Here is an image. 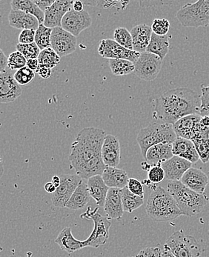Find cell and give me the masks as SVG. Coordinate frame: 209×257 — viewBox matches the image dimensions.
Returning <instances> with one entry per match:
<instances>
[{
    "mask_svg": "<svg viewBox=\"0 0 209 257\" xmlns=\"http://www.w3.org/2000/svg\"><path fill=\"white\" fill-rule=\"evenodd\" d=\"M26 65H27V60L19 51H17L12 53L9 57L8 68L12 71H15V70L18 71V70L25 68Z\"/></svg>",
    "mask_w": 209,
    "mask_h": 257,
    "instance_id": "obj_38",
    "label": "cell"
},
{
    "mask_svg": "<svg viewBox=\"0 0 209 257\" xmlns=\"http://www.w3.org/2000/svg\"><path fill=\"white\" fill-rule=\"evenodd\" d=\"M91 24L92 19L87 11L77 12L72 9L64 16L61 27L76 37Z\"/></svg>",
    "mask_w": 209,
    "mask_h": 257,
    "instance_id": "obj_14",
    "label": "cell"
},
{
    "mask_svg": "<svg viewBox=\"0 0 209 257\" xmlns=\"http://www.w3.org/2000/svg\"><path fill=\"white\" fill-rule=\"evenodd\" d=\"M176 257H202V247L192 236L182 230L174 232L164 244Z\"/></svg>",
    "mask_w": 209,
    "mask_h": 257,
    "instance_id": "obj_7",
    "label": "cell"
},
{
    "mask_svg": "<svg viewBox=\"0 0 209 257\" xmlns=\"http://www.w3.org/2000/svg\"><path fill=\"white\" fill-rule=\"evenodd\" d=\"M74 1L57 0L45 12V21L43 25L49 29L61 27L62 19L68 12L72 10Z\"/></svg>",
    "mask_w": 209,
    "mask_h": 257,
    "instance_id": "obj_16",
    "label": "cell"
},
{
    "mask_svg": "<svg viewBox=\"0 0 209 257\" xmlns=\"http://www.w3.org/2000/svg\"><path fill=\"white\" fill-rule=\"evenodd\" d=\"M23 93L21 85L16 81L12 70L6 69L0 73V102L10 103L20 97Z\"/></svg>",
    "mask_w": 209,
    "mask_h": 257,
    "instance_id": "obj_15",
    "label": "cell"
},
{
    "mask_svg": "<svg viewBox=\"0 0 209 257\" xmlns=\"http://www.w3.org/2000/svg\"><path fill=\"white\" fill-rule=\"evenodd\" d=\"M38 75L41 76L43 79H48L51 77L52 74V69L51 68H46V67L43 66V65H39L38 68L35 71Z\"/></svg>",
    "mask_w": 209,
    "mask_h": 257,
    "instance_id": "obj_46",
    "label": "cell"
},
{
    "mask_svg": "<svg viewBox=\"0 0 209 257\" xmlns=\"http://www.w3.org/2000/svg\"><path fill=\"white\" fill-rule=\"evenodd\" d=\"M162 61L155 54L148 52L142 53L140 58L135 63L136 75L147 82L154 80L161 71Z\"/></svg>",
    "mask_w": 209,
    "mask_h": 257,
    "instance_id": "obj_10",
    "label": "cell"
},
{
    "mask_svg": "<svg viewBox=\"0 0 209 257\" xmlns=\"http://www.w3.org/2000/svg\"><path fill=\"white\" fill-rule=\"evenodd\" d=\"M168 191L180 210L182 215L194 216L202 212L208 202V198L205 194H200L189 189L181 181L168 182Z\"/></svg>",
    "mask_w": 209,
    "mask_h": 257,
    "instance_id": "obj_4",
    "label": "cell"
},
{
    "mask_svg": "<svg viewBox=\"0 0 209 257\" xmlns=\"http://www.w3.org/2000/svg\"><path fill=\"white\" fill-rule=\"evenodd\" d=\"M34 2L43 12L48 10L55 3V1H54V0H49V1H42V0L41 1H38V0H35Z\"/></svg>",
    "mask_w": 209,
    "mask_h": 257,
    "instance_id": "obj_47",
    "label": "cell"
},
{
    "mask_svg": "<svg viewBox=\"0 0 209 257\" xmlns=\"http://www.w3.org/2000/svg\"><path fill=\"white\" fill-rule=\"evenodd\" d=\"M90 197L94 199L96 205L104 207L106 197L110 188L106 185L102 176L97 175L90 177L87 182Z\"/></svg>",
    "mask_w": 209,
    "mask_h": 257,
    "instance_id": "obj_27",
    "label": "cell"
},
{
    "mask_svg": "<svg viewBox=\"0 0 209 257\" xmlns=\"http://www.w3.org/2000/svg\"><path fill=\"white\" fill-rule=\"evenodd\" d=\"M136 257H163V249L159 247H146L140 250Z\"/></svg>",
    "mask_w": 209,
    "mask_h": 257,
    "instance_id": "obj_44",
    "label": "cell"
},
{
    "mask_svg": "<svg viewBox=\"0 0 209 257\" xmlns=\"http://www.w3.org/2000/svg\"><path fill=\"white\" fill-rule=\"evenodd\" d=\"M201 123L205 127H209V116H202Z\"/></svg>",
    "mask_w": 209,
    "mask_h": 257,
    "instance_id": "obj_54",
    "label": "cell"
},
{
    "mask_svg": "<svg viewBox=\"0 0 209 257\" xmlns=\"http://www.w3.org/2000/svg\"><path fill=\"white\" fill-rule=\"evenodd\" d=\"M153 31L151 27L146 24L138 25L131 31L133 40L134 51L137 52H146L151 42Z\"/></svg>",
    "mask_w": 209,
    "mask_h": 257,
    "instance_id": "obj_23",
    "label": "cell"
},
{
    "mask_svg": "<svg viewBox=\"0 0 209 257\" xmlns=\"http://www.w3.org/2000/svg\"><path fill=\"white\" fill-rule=\"evenodd\" d=\"M177 137L173 124L154 122L140 130L137 135V141L141 154L146 160V154L150 148L160 143H174Z\"/></svg>",
    "mask_w": 209,
    "mask_h": 257,
    "instance_id": "obj_5",
    "label": "cell"
},
{
    "mask_svg": "<svg viewBox=\"0 0 209 257\" xmlns=\"http://www.w3.org/2000/svg\"><path fill=\"white\" fill-rule=\"evenodd\" d=\"M53 29L47 28L43 24H40L36 31L35 43L41 51L51 48V34Z\"/></svg>",
    "mask_w": 209,
    "mask_h": 257,
    "instance_id": "obj_33",
    "label": "cell"
},
{
    "mask_svg": "<svg viewBox=\"0 0 209 257\" xmlns=\"http://www.w3.org/2000/svg\"><path fill=\"white\" fill-rule=\"evenodd\" d=\"M77 38L62 27L53 29L51 48L60 56L65 57L73 54L76 49Z\"/></svg>",
    "mask_w": 209,
    "mask_h": 257,
    "instance_id": "obj_13",
    "label": "cell"
},
{
    "mask_svg": "<svg viewBox=\"0 0 209 257\" xmlns=\"http://www.w3.org/2000/svg\"><path fill=\"white\" fill-rule=\"evenodd\" d=\"M106 136L104 130L94 127H85L76 135L69 160L80 178L88 180L103 174L107 166L102 160V149Z\"/></svg>",
    "mask_w": 209,
    "mask_h": 257,
    "instance_id": "obj_1",
    "label": "cell"
},
{
    "mask_svg": "<svg viewBox=\"0 0 209 257\" xmlns=\"http://www.w3.org/2000/svg\"><path fill=\"white\" fill-rule=\"evenodd\" d=\"M177 18L184 27H208L209 0H199L185 5L177 12Z\"/></svg>",
    "mask_w": 209,
    "mask_h": 257,
    "instance_id": "obj_6",
    "label": "cell"
},
{
    "mask_svg": "<svg viewBox=\"0 0 209 257\" xmlns=\"http://www.w3.org/2000/svg\"><path fill=\"white\" fill-rule=\"evenodd\" d=\"M201 107L199 115L201 116H209V85L201 86Z\"/></svg>",
    "mask_w": 209,
    "mask_h": 257,
    "instance_id": "obj_42",
    "label": "cell"
},
{
    "mask_svg": "<svg viewBox=\"0 0 209 257\" xmlns=\"http://www.w3.org/2000/svg\"><path fill=\"white\" fill-rule=\"evenodd\" d=\"M202 116L199 114H191L185 116L173 124L177 137L192 140L209 137V127L201 123Z\"/></svg>",
    "mask_w": 209,
    "mask_h": 257,
    "instance_id": "obj_9",
    "label": "cell"
},
{
    "mask_svg": "<svg viewBox=\"0 0 209 257\" xmlns=\"http://www.w3.org/2000/svg\"><path fill=\"white\" fill-rule=\"evenodd\" d=\"M146 211L150 218L156 222H166L182 215L172 196L162 187L153 189L146 204Z\"/></svg>",
    "mask_w": 209,
    "mask_h": 257,
    "instance_id": "obj_3",
    "label": "cell"
},
{
    "mask_svg": "<svg viewBox=\"0 0 209 257\" xmlns=\"http://www.w3.org/2000/svg\"><path fill=\"white\" fill-rule=\"evenodd\" d=\"M201 97L193 90L179 88L165 92L156 99L154 116L163 123L174 124L191 114H199Z\"/></svg>",
    "mask_w": 209,
    "mask_h": 257,
    "instance_id": "obj_2",
    "label": "cell"
},
{
    "mask_svg": "<svg viewBox=\"0 0 209 257\" xmlns=\"http://www.w3.org/2000/svg\"><path fill=\"white\" fill-rule=\"evenodd\" d=\"M174 157L173 143H164L152 146L146 154V162L150 165H160Z\"/></svg>",
    "mask_w": 209,
    "mask_h": 257,
    "instance_id": "obj_24",
    "label": "cell"
},
{
    "mask_svg": "<svg viewBox=\"0 0 209 257\" xmlns=\"http://www.w3.org/2000/svg\"><path fill=\"white\" fill-rule=\"evenodd\" d=\"M36 31L23 30L19 36L20 44H31L35 43Z\"/></svg>",
    "mask_w": 209,
    "mask_h": 257,
    "instance_id": "obj_45",
    "label": "cell"
},
{
    "mask_svg": "<svg viewBox=\"0 0 209 257\" xmlns=\"http://www.w3.org/2000/svg\"><path fill=\"white\" fill-rule=\"evenodd\" d=\"M123 209L128 213H132L144 203V199L132 194L127 187L122 189Z\"/></svg>",
    "mask_w": 209,
    "mask_h": 257,
    "instance_id": "obj_31",
    "label": "cell"
},
{
    "mask_svg": "<svg viewBox=\"0 0 209 257\" xmlns=\"http://www.w3.org/2000/svg\"><path fill=\"white\" fill-rule=\"evenodd\" d=\"M12 9L23 11L29 15H33L38 20L40 24L45 21V12H43L34 1L30 0H13L11 3Z\"/></svg>",
    "mask_w": 209,
    "mask_h": 257,
    "instance_id": "obj_30",
    "label": "cell"
},
{
    "mask_svg": "<svg viewBox=\"0 0 209 257\" xmlns=\"http://www.w3.org/2000/svg\"><path fill=\"white\" fill-rule=\"evenodd\" d=\"M180 181L189 189L203 194L208 184V178L203 171L191 167L185 173Z\"/></svg>",
    "mask_w": 209,
    "mask_h": 257,
    "instance_id": "obj_18",
    "label": "cell"
},
{
    "mask_svg": "<svg viewBox=\"0 0 209 257\" xmlns=\"http://www.w3.org/2000/svg\"><path fill=\"white\" fill-rule=\"evenodd\" d=\"M164 170L165 178L170 181H180L185 173L192 166V163L177 156L161 164Z\"/></svg>",
    "mask_w": 209,
    "mask_h": 257,
    "instance_id": "obj_17",
    "label": "cell"
},
{
    "mask_svg": "<svg viewBox=\"0 0 209 257\" xmlns=\"http://www.w3.org/2000/svg\"><path fill=\"white\" fill-rule=\"evenodd\" d=\"M45 190L46 192L49 193V194H54L57 190V188L54 186L52 182H48V183L45 184Z\"/></svg>",
    "mask_w": 209,
    "mask_h": 257,
    "instance_id": "obj_51",
    "label": "cell"
},
{
    "mask_svg": "<svg viewBox=\"0 0 209 257\" xmlns=\"http://www.w3.org/2000/svg\"><path fill=\"white\" fill-rule=\"evenodd\" d=\"M51 182L54 184V186H55L56 188H58V187L60 186L61 183L60 177L54 176V177H53L52 181H51Z\"/></svg>",
    "mask_w": 209,
    "mask_h": 257,
    "instance_id": "obj_52",
    "label": "cell"
},
{
    "mask_svg": "<svg viewBox=\"0 0 209 257\" xmlns=\"http://www.w3.org/2000/svg\"><path fill=\"white\" fill-rule=\"evenodd\" d=\"M104 183L109 188H123L127 187L129 179L127 173L123 169L114 167H106L102 174Z\"/></svg>",
    "mask_w": 209,
    "mask_h": 257,
    "instance_id": "obj_25",
    "label": "cell"
},
{
    "mask_svg": "<svg viewBox=\"0 0 209 257\" xmlns=\"http://www.w3.org/2000/svg\"><path fill=\"white\" fill-rule=\"evenodd\" d=\"M129 257H136V256H129Z\"/></svg>",
    "mask_w": 209,
    "mask_h": 257,
    "instance_id": "obj_56",
    "label": "cell"
},
{
    "mask_svg": "<svg viewBox=\"0 0 209 257\" xmlns=\"http://www.w3.org/2000/svg\"><path fill=\"white\" fill-rule=\"evenodd\" d=\"M169 21L166 19H155L153 21L151 29L153 33L158 36H167L170 29Z\"/></svg>",
    "mask_w": 209,
    "mask_h": 257,
    "instance_id": "obj_40",
    "label": "cell"
},
{
    "mask_svg": "<svg viewBox=\"0 0 209 257\" xmlns=\"http://www.w3.org/2000/svg\"><path fill=\"white\" fill-rule=\"evenodd\" d=\"M127 188L135 195L138 196V197L141 198H144V188H143V183L139 181L137 179H129Z\"/></svg>",
    "mask_w": 209,
    "mask_h": 257,
    "instance_id": "obj_43",
    "label": "cell"
},
{
    "mask_svg": "<svg viewBox=\"0 0 209 257\" xmlns=\"http://www.w3.org/2000/svg\"><path fill=\"white\" fill-rule=\"evenodd\" d=\"M142 168H143L144 171H149L150 170V168H151V166H152V165H150L148 162H143V163H142L141 164Z\"/></svg>",
    "mask_w": 209,
    "mask_h": 257,
    "instance_id": "obj_55",
    "label": "cell"
},
{
    "mask_svg": "<svg viewBox=\"0 0 209 257\" xmlns=\"http://www.w3.org/2000/svg\"><path fill=\"white\" fill-rule=\"evenodd\" d=\"M102 157L106 166L118 168L120 162V146L118 137L107 135L102 146Z\"/></svg>",
    "mask_w": 209,
    "mask_h": 257,
    "instance_id": "obj_19",
    "label": "cell"
},
{
    "mask_svg": "<svg viewBox=\"0 0 209 257\" xmlns=\"http://www.w3.org/2000/svg\"><path fill=\"white\" fill-rule=\"evenodd\" d=\"M98 53L101 57L109 60L120 59L129 60L134 63L137 62L141 54L137 51L126 49L118 44L115 40L111 39L100 40Z\"/></svg>",
    "mask_w": 209,
    "mask_h": 257,
    "instance_id": "obj_12",
    "label": "cell"
},
{
    "mask_svg": "<svg viewBox=\"0 0 209 257\" xmlns=\"http://www.w3.org/2000/svg\"><path fill=\"white\" fill-rule=\"evenodd\" d=\"M196 152L199 157V160L203 163L209 161V137L196 139L192 140Z\"/></svg>",
    "mask_w": 209,
    "mask_h": 257,
    "instance_id": "obj_36",
    "label": "cell"
},
{
    "mask_svg": "<svg viewBox=\"0 0 209 257\" xmlns=\"http://www.w3.org/2000/svg\"><path fill=\"white\" fill-rule=\"evenodd\" d=\"M165 178L164 170L160 165H152L148 171V180L151 183L158 184Z\"/></svg>",
    "mask_w": 209,
    "mask_h": 257,
    "instance_id": "obj_41",
    "label": "cell"
},
{
    "mask_svg": "<svg viewBox=\"0 0 209 257\" xmlns=\"http://www.w3.org/2000/svg\"><path fill=\"white\" fill-rule=\"evenodd\" d=\"M90 197L88 185L82 181L71 196V199L67 202L65 208L75 211L82 209L88 203Z\"/></svg>",
    "mask_w": 209,
    "mask_h": 257,
    "instance_id": "obj_28",
    "label": "cell"
},
{
    "mask_svg": "<svg viewBox=\"0 0 209 257\" xmlns=\"http://www.w3.org/2000/svg\"><path fill=\"white\" fill-rule=\"evenodd\" d=\"M104 212L109 219H120L124 213L122 189L110 188L106 197L104 206Z\"/></svg>",
    "mask_w": 209,
    "mask_h": 257,
    "instance_id": "obj_20",
    "label": "cell"
},
{
    "mask_svg": "<svg viewBox=\"0 0 209 257\" xmlns=\"http://www.w3.org/2000/svg\"><path fill=\"white\" fill-rule=\"evenodd\" d=\"M9 24L12 27L23 30L37 31L40 26L38 20L33 15L23 11L12 9L9 16Z\"/></svg>",
    "mask_w": 209,
    "mask_h": 257,
    "instance_id": "obj_21",
    "label": "cell"
},
{
    "mask_svg": "<svg viewBox=\"0 0 209 257\" xmlns=\"http://www.w3.org/2000/svg\"><path fill=\"white\" fill-rule=\"evenodd\" d=\"M39 65H40V64H39V61L37 59H31V60H27V65H26V66L35 72L37 68H38Z\"/></svg>",
    "mask_w": 209,
    "mask_h": 257,
    "instance_id": "obj_49",
    "label": "cell"
},
{
    "mask_svg": "<svg viewBox=\"0 0 209 257\" xmlns=\"http://www.w3.org/2000/svg\"><path fill=\"white\" fill-rule=\"evenodd\" d=\"M35 77V72L28 68L27 66L22 69L16 71L15 78L16 81L20 85H27L32 82L34 78Z\"/></svg>",
    "mask_w": 209,
    "mask_h": 257,
    "instance_id": "obj_39",
    "label": "cell"
},
{
    "mask_svg": "<svg viewBox=\"0 0 209 257\" xmlns=\"http://www.w3.org/2000/svg\"><path fill=\"white\" fill-rule=\"evenodd\" d=\"M173 154L188 160L192 164L199 160L194 143L191 140L182 137H177L173 143Z\"/></svg>",
    "mask_w": 209,
    "mask_h": 257,
    "instance_id": "obj_22",
    "label": "cell"
},
{
    "mask_svg": "<svg viewBox=\"0 0 209 257\" xmlns=\"http://www.w3.org/2000/svg\"><path fill=\"white\" fill-rule=\"evenodd\" d=\"M0 73L6 71V68H8L9 65V58L5 55L4 52L3 50L0 51Z\"/></svg>",
    "mask_w": 209,
    "mask_h": 257,
    "instance_id": "obj_48",
    "label": "cell"
},
{
    "mask_svg": "<svg viewBox=\"0 0 209 257\" xmlns=\"http://www.w3.org/2000/svg\"><path fill=\"white\" fill-rule=\"evenodd\" d=\"M80 218L84 219H92L94 223V227L89 237L85 239L87 247L97 248L107 242L112 222L108 216L99 214V208L91 211L90 208H88L86 212L81 215Z\"/></svg>",
    "mask_w": 209,
    "mask_h": 257,
    "instance_id": "obj_8",
    "label": "cell"
},
{
    "mask_svg": "<svg viewBox=\"0 0 209 257\" xmlns=\"http://www.w3.org/2000/svg\"><path fill=\"white\" fill-rule=\"evenodd\" d=\"M115 40L120 45L124 47L126 49L134 51L133 40H132V34L126 28H118L115 31L114 34Z\"/></svg>",
    "mask_w": 209,
    "mask_h": 257,
    "instance_id": "obj_35",
    "label": "cell"
},
{
    "mask_svg": "<svg viewBox=\"0 0 209 257\" xmlns=\"http://www.w3.org/2000/svg\"><path fill=\"white\" fill-rule=\"evenodd\" d=\"M111 71L115 76L128 75L135 71V65L129 60L112 59L109 60Z\"/></svg>",
    "mask_w": 209,
    "mask_h": 257,
    "instance_id": "obj_32",
    "label": "cell"
},
{
    "mask_svg": "<svg viewBox=\"0 0 209 257\" xmlns=\"http://www.w3.org/2000/svg\"><path fill=\"white\" fill-rule=\"evenodd\" d=\"M73 9L75 12H81L84 11V4L82 1H75L73 5Z\"/></svg>",
    "mask_w": 209,
    "mask_h": 257,
    "instance_id": "obj_50",
    "label": "cell"
},
{
    "mask_svg": "<svg viewBox=\"0 0 209 257\" xmlns=\"http://www.w3.org/2000/svg\"><path fill=\"white\" fill-rule=\"evenodd\" d=\"M55 242L60 246L62 250L71 254L80 249L86 247L85 241H79L73 236L71 227H65L56 239Z\"/></svg>",
    "mask_w": 209,
    "mask_h": 257,
    "instance_id": "obj_26",
    "label": "cell"
},
{
    "mask_svg": "<svg viewBox=\"0 0 209 257\" xmlns=\"http://www.w3.org/2000/svg\"><path fill=\"white\" fill-rule=\"evenodd\" d=\"M61 57L51 48H46L40 52L39 56V64L46 68H54L60 62Z\"/></svg>",
    "mask_w": 209,
    "mask_h": 257,
    "instance_id": "obj_34",
    "label": "cell"
},
{
    "mask_svg": "<svg viewBox=\"0 0 209 257\" xmlns=\"http://www.w3.org/2000/svg\"><path fill=\"white\" fill-rule=\"evenodd\" d=\"M61 183L53 194V205L57 208H64L71 196L82 181L77 174H62L60 176Z\"/></svg>",
    "mask_w": 209,
    "mask_h": 257,
    "instance_id": "obj_11",
    "label": "cell"
},
{
    "mask_svg": "<svg viewBox=\"0 0 209 257\" xmlns=\"http://www.w3.org/2000/svg\"><path fill=\"white\" fill-rule=\"evenodd\" d=\"M163 257H176L168 248L165 247L164 246H163Z\"/></svg>",
    "mask_w": 209,
    "mask_h": 257,
    "instance_id": "obj_53",
    "label": "cell"
},
{
    "mask_svg": "<svg viewBox=\"0 0 209 257\" xmlns=\"http://www.w3.org/2000/svg\"><path fill=\"white\" fill-rule=\"evenodd\" d=\"M17 51L21 53L26 60H31V59H38L40 56L41 50L40 49L36 43H31V44H18L16 46Z\"/></svg>",
    "mask_w": 209,
    "mask_h": 257,
    "instance_id": "obj_37",
    "label": "cell"
},
{
    "mask_svg": "<svg viewBox=\"0 0 209 257\" xmlns=\"http://www.w3.org/2000/svg\"><path fill=\"white\" fill-rule=\"evenodd\" d=\"M169 46V38L168 36H158L153 33L146 52L155 54L163 60L168 54Z\"/></svg>",
    "mask_w": 209,
    "mask_h": 257,
    "instance_id": "obj_29",
    "label": "cell"
}]
</instances>
